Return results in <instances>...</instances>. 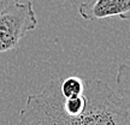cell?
I'll return each instance as SVG.
<instances>
[{
	"label": "cell",
	"instance_id": "6da1fadb",
	"mask_svg": "<svg viewBox=\"0 0 130 125\" xmlns=\"http://www.w3.org/2000/svg\"><path fill=\"white\" fill-rule=\"evenodd\" d=\"M60 78H53L41 92L27 97L17 125H128L130 113L113 89L101 79H86L87 106L71 116L63 107Z\"/></svg>",
	"mask_w": 130,
	"mask_h": 125
},
{
	"label": "cell",
	"instance_id": "7a4b0ae2",
	"mask_svg": "<svg viewBox=\"0 0 130 125\" xmlns=\"http://www.w3.org/2000/svg\"><path fill=\"white\" fill-rule=\"evenodd\" d=\"M36 25L37 18L31 1L13 0L0 12V53L14 49L22 37Z\"/></svg>",
	"mask_w": 130,
	"mask_h": 125
},
{
	"label": "cell",
	"instance_id": "3957f363",
	"mask_svg": "<svg viewBox=\"0 0 130 125\" xmlns=\"http://www.w3.org/2000/svg\"><path fill=\"white\" fill-rule=\"evenodd\" d=\"M78 13L86 21L106 19L110 17H119L129 21L130 0H92L79 4Z\"/></svg>",
	"mask_w": 130,
	"mask_h": 125
},
{
	"label": "cell",
	"instance_id": "277c9868",
	"mask_svg": "<svg viewBox=\"0 0 130 125\" xmlns=\"http://www.w3.org/2000/svg\"><path fill=\"white\" fill-rule=\"evenodd\" d=\"M117 95L130 113V60L118 66L116 76Z\"/></svg>",
	"mask_w": 130,
	"mask_h": 125
},
{
	"label": "cell",
	"instance_id": "5b68a950",
	"mask_svg": "<svg viewBox=\"0 0 130 125\" xmlns=\"http://www.w3.org/2000/svg\"><path fill=\"white\" fill-rule=\"evenodd\" d=\"M59 90L64 99L82 96L86 90V79L78 76H69L64 79H60Z\"/></svg>",
	"mask_w": 130,
	"mask_h": 125
},
{
	"label": "cell",
	"instance_id": "8992f818",
	"mask_svg": "<svg viewBox=\"0 0 130 125\" xmlns=\"http://www.w3.org/2000/svg\"><path fill=\"white\" fill-rule=\"evenodd\" d=\"M13 0H0V12H3Z\"/></svg>",
	"mask_w": 130,
	"mask_h": 125
}]
</instances>
